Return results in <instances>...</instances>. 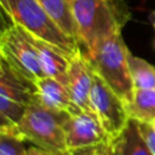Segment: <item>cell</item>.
Segmentation results:
<instances>
[{"mask_svg":"<svg viewBox=\"0 0 155 155\" xmlns=\"http://www.w3.org/2000/svg\"><path fill=\"white\" fill-rule=\"evenodd\" d=\"M80 46L91 51L102 40L121 33L131 19L125 0H70Z\"/></svg>","mask_w":155,"mask_h":155,"instance_id":"obj_1","label":"cell"},{"mask_svg":"<svg viewBox=\"0 0 155 155\" xmlns=\"http://www.w3.org/2000/svg\"><path fill=\"white\" fill-rule=\"evenodd\" d=\"M128 48L121 33L98 42L85 52L94 73L127 104L132 101L134 87L128 68Z\"/></svg>","mask_w":155,"mask_h":155,"instance_id":"obj_2","label":"cell"},{"mask_svg":"<svg viewBox=\"0 0 155 155\" xmlns=\"http://www.w3.org/2000/svg\"><path fill=\"white\" fill-rule=\"evenodd\" d=\"M0 5L11 23L22 27L31 35L46 40L70 54L80 47L79 42L61 29L38 0H0Z\"/></svg>","mask_w":155,"mask_h":155,"instance_id":"obj_3","label":"cell"},{"mask_svg":"<svg viewBox=\"0 0 155 155\" xmlns=\"http://www.w3.org/2000/svg\"><path fill=\"white\" fill-rule=\"evenodd\" d=\"M70 114L56 111L40 103L38 97L28 105L17 125L19 134L33 145L54 153L68 150L64 124Z\"/></svg>","mask_w":155,"mask_h":155,"instance_id":"obj_4","label":"cell"},{"mask_svg":"<svg viewBox=\"0 0 155 155\" xmlns=\"http://www.w3.org/2000/svg\"><path fill=\"white\" fill-rule=\"evenodd\" d=\"M35 97V84L0 58V127H17Z\"/></svg>","mask_w":155,"mask_h":155,"instance_id":"obj_5","label":"cell"},{"mask_svg":"<svg viewBox=\"0 0 155 155\" xmlns=\"http://www.w3.org/2000/svg\"><path fill=\"white\" fill-rule=\"evenodd\" d=\"M0 56L12 69L33 84L45 76L38 52L29 40L28 33L15 23L8 24L1 31Z\"/></svg>","mask_w":155,"mask_h":155,"instance_id":"obj_6","label":"cell"},{"mask_svg":"<svg viewBox=\"0 0 155 155\" xmlns=\"http://www.w3.org/2000/svg\"><path fill=\"white\" fill-rule=\"evenodd\" d=\"M91 107L110 139H115L126 127L130 115L126 103L96 73L91 88Z\"/></svg>","mask_w":155,"mask_h":155,"instance_id":"obj_7","label":"cell"},{"mask_svg":"<svg viewBox=\"0 0 155 155\" xmlns=\"http://www.w3.org/2000/svg\"><path fill=\"white\" fill-rule=\"evenodd\" d=\"M93 75L94 70L85 51L79 47L70 57L69 65L67 69L65 87L75 105L84 111L93 113L90 99Z\"/></svg>","mask_w":155,"mask_h":155,"instance_id":"obj_8","label":"cell"},{"mask_svg":"<svg viewBox=\"0 0 155 155\" xmlns=\"http://www.w3.org/2000/svg\"><path fill=\"white\" fill-rule=\"evenodd\" d=\"M68 149L98 145L109 140L97 115L92 111H80L70 115L64 124Z\"/></svg>","mask_w":155,"mask_h":155,"instance_id":"obj_9","label":"cell"},{"mask_svg":"<svg viewBox=\"0 0 155 155\" xmlns=\"http://www.w3.org/2000/svg\"><path fill=\"white\" fill-rule=\"evenodd\" d=\"M28 36L38 52L45 76L54 78L65 85L67 69H68L71 54L46 40H42L40 38L31 35L30 33H28Z\"/></svg>","mask_w":155,"mask_h":155,"instance_id":"obj_10","label":"cell"},{"mask_svg":"<svg viewBox=\"0 0 155 155\" xmlns=\"http://www.w3.org/2000/svg\"><path fill=\"white\" fill-rule=\"evenodd\" d=\"M35 88H36L38 99L40 101L41 104H44L48 109L68 113L70 115L84 111L75 105L65 85L54 78H50V76L40 78L35 82Z\"/></svg>","mask_w":155,"mask_h":155,"instance_id":"obj_11","label":"cell"},{"mask_svg":"<svg viewBox=\"0 0 155 155\" xmlns=\"http://www.w3.org/2000/svg\"><path fill=\"white\" fill-rule=\"evenodd\" d=\"M114 155H153L134 119L128 120L124 131L113 139Z\"/></svg>","mask_w":155,"mask_h":155,"instance_id":"obj_12","label":"cell"},{"mask_svg":"<svg viewBox=\"0 0 155 155\" xmlns=\"http://www.w3.org/2000/svg\"><path fill=\"white\" fill-rule=\"evenodd\" d=\"M38 1L52 17V19L61 27V29L79 42L78 28L73 16L70 0H38Z\"/></svg>","mask_w":155,"mask_h":155,"instance_id":"obj_13","label":"cell"},{"mask_svg":"<svg viewBox=\"0 0 155 155\" xmlns=\"http://www.w3.org/2000/svg\"><path fill=\"white\" fill-rule=\"evenodd\" d=\"M131 119L144 122L155 120V90H134L132 101L126 104Z\"/></svg>","mask_w":155,"mask_h":155,"instance_id":"obj_14","label":"cell"},{"mask_svg":"<svg viewBox=\"0 0 155 155\" xmlns=\"http://www.w3.org/2000/svg\"><path fill=\"white\" fill-rule=\"evenodd\" d=\"M127 59L134 90H155V67L130 51Z\"/></svg>","mask_w":155,"mask_h":155,"instance_id":"obj_15","label":"cell"},{"mask_svg":"<svg viewBox=\"0 0 155 155\" xmlns=\"http://www.w3.org/2000/svg\"><path fill=\"white\" fill-rule=\"evenodd\" d=\"M24 142L17 127H0V155H27Z\"/></svg>","mask_w":155,"mask_h":155,"instance_id":"obj_16","label":"cell"},{"mask_svg":"<svg viewBox=\"0 0 155 155\" xmlns=\"http://www.w3.org/2000/svg\"><path fill=\"white\" fill-rule=\"evenodd\" d=\"M139 131L143 136V139L145 140L149 150L153 155H155V126L153 122H144V121H137Z\"/></svg>","mask_w":155,"mask_h":155,"instance_id":"obj_17","label":"cell"},{"mask_svg":"<svg viewBox=\"0 0 155 155\" xmlns=\"http://www.w3.org/2000/svg\"><path fill=\"white\" fill-rule=\"evenodd\" d=\"M98 145H91V147H84V148H76V149H68L64 155H96V153L98 150Z\"/></svg>","mask_w":155,"mask_h":155,"instance_id":"obj_18","label":"cell"},{"mask_svg":"<svg viewBox=\"0 0 155 155\" xmlns=\"http://www.w3.org/2000/svg\"><path fill=\"white\" fill-rule=\"evenodd\" d=\"M96 155H114V143L113 139H109L98 145Z\"/></svg>","mask_w":155,"mask_h":155,"instance_id":"obj_19","label":"cell"},{"mask_svg":"<svg viewBox=\"0 0 155 155\" xmlns=\"http://www.w3.org/2000/svg\"><path fill=\"white\" fill-rule=\"evenodd\" d=\"M64 154L65 153H54V151L45 150L35 145H30L27 148V155H64Z\"/></svg>","mask_w":155,"mask_h":155,"instance_id":"obj_20","label":"cell"},{"mask_svg":"<svg viewBox=\"0 0 155 155\" xmlns=\"http://www.w3.org/2000/svg\"><path fill=\"white\" fill-rule=\"evenodd\" d=\"M150 21H151V24H153V27L155 29V11H153L150 13Z\"/></svg>","mask_w":155,"mask_h":155,"instance_id":"obj_21","label":"cell"},{"mask_svg":"<svg viewBox=\"0 0 155 155\" xmlns=\"http://www.w3.org/2000/svg\"><path fill=\"white\" fill-rule=\"evenodd\" d=\"M153 125H154V126H155V120H154V121H153Z\"/></svg>","mask_w":155,"mask_h":155,"instance_id":"obj_22","label":"cell"}]
</instances>
